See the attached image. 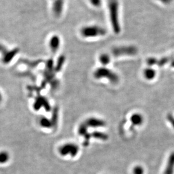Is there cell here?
Segmentation results:
<instances>
[{"label": "cell", "mask_w": 174, "mask_h": 174, "mask_svg": "<svg viewBox=\"0 0 174 174\" xmlns=\"http://www.w3.org/2000/svg\"><path fill=\"white\" fill-rule=\"evenodd\" d=\"M85 122L88 127H90L92 128L101 127L105 125V123L104 120L93 117L88 118Z\"/></svg>", "instance_id": "obj_10"}, {"label": "cell", "mask_w": 174, "mask_h": 174, "mask_svg": "<svg viewBox=\"0 0 174 174\" xmlns=\"http://www.w3.org/2000/svg\"><path fill=\"white\" fill-rule=\"evenodd\" d=\"M50 84H51V86L52 87V88L55 89V88H58V86H59V82L58 80L55 79L50 83Z\"/></svg>", "instance_id": "obj_25"}, {"label": "cell", "mask_w": 174, "mask_h": 174, "mask_svg": "<svg viewBox=\"0 0 174 174\" xmlns=\"http://www.w3.org/2000/svg\"><path fill=\"white\" fill-rule=\"evenodd\" d=\"M174 152L170 155L163 174H174Z\"/></svg>", "instance_id": "obj_11"}, {"label": "cell", "mask_w": 174, "mask_h": 174, "mask_svg": "<svg viewBox=\"0 0 174 174\" xmlns=\"http://www.w3.org/2000/svg\"><path fill=\"white\" fill-rule=\"evenodd\" d=\"M133 174H144V170L140 166H135L133 170Z\"/></svg>", "instance_id": "obj_24"}, {"label": "cell", "mask_w": 174, "mask_h": 174, "mask_svg": "<svg viewBox=\"0 0 174 174\" xmlns=\"http://www.w3.org/2000/svg\"><path fill=\"white\" fill-rule=\"evenodd\" d=\"M94 76L96 79L107 78L111 82L113 83H117L119 79L117 75L105 67H100L97 69L94 73Z\"/></svg>", "instance_id": "obj_3"}, {"label": "cell", "mask_w": 174, "mask_h": 174, "mask_svg": "<svg viewBox=\"0 0 174 174\" xmlns=\"http://www.w3.org/2000/svg\"><path fill=\"white\" fill-rule=\"evenodd\" d=\"M42 107L45 109L46 112H49L51 110V108L48 99L44 96L39 95L36 98L33 104V109L35 111H38Z\"/></svg>", "instance_id": "obj_7"}, {"label": "cell", "mask_w": 174, "mask_h": 174, "mask_svg": "<svg viewBox=\"0 0 174 174\" xmlns=\"http://www.w3.org/2000/svg\"><path fill=\"white\" fill-rule=\"evenodd\" d=\"M91 136L96 139H99L101 140H108V136L105 133L102 132L100 131H94L91 133Z\"/></svg>", "instance_id": "obj_17"}, {"label": "cell", "mask_w": 174, "mask_h": 174, "mask_svg": "<svg viewBox=\"0 0 174 174\" xmlns=\"http://www.w3.org/2000/svg\"><path fill=\"white\" fill-rule=\"evenodd\" d=\"M108 10L111 24L114 32L118 34L121 32L119 17V4L117 0H109Z\"/></svg>", "instance_id": "obj_1"}, {"label": "cell", "mask_w": 174, "mask_h": 174, "mask_svg": "<svg viewBox=\"0 0 174 174\" xmlns=\"http://www.w3.org/2000/svg\"><path fill=\"white\" fill-rule=\"evenodd\" d=\"M90 4L95 8H99L103 4L102 0H88Z\"/></svg>", "instance_id": "obj_23"}, {"label": "cell", "mask_w": 174, "mask_h": 174, "mask_svg": "<svg viewBox=\"0 0 174 174\" xmlns=\"http://www.w3.org/2000/svg\"><path fill=\"white\" fill-rule=\"evenodd\" d=\"M79 152V146L73 143H66L62 145L59 149V152L62 156L69 154L72 157H75Z\"/></svg>", "instance_id": "obj_5"}, {"label": "cell", "mask_w": 174, "mask_h": 174, "mask_svg": "<svg viewBox=\"0 0 174 174\" xmlns=\"http://www.w3.org/2000/svg\"><path fill=\"white\" fill-rule=\"evenodd\" d=\"M59 119V109L58 107H55L52 112V115L51 120L53 123V127H55L58 124Z\"/></svg>", "instance_id": "obj_15"}, {"label": "cell", "mask_w": 174, "mask_h": 174, "mask_svg": "<svg viewBox=\"0 0 174 174\" xmlns=\"http://www.w3.org/2000/svg\"><path fill=\"white\" fill-rule=\"evenodd\" d=\"M99 61L103 65L106 66L111 62V57L108 54L106 53H103L100 55L99 57Z\"/></svg>", "instance_id": "obj_18"}, {"label": "cell", "mask_w": 174, "mask_h": 174, "mask_svg": "<svg viewBox=\"0 0 174 174\" xmlns=\"http://www.w3.org/2000/svg\"><path fill=\"white\" fill-rule=\"evenodd\" d=\"M51 1H53V0H51Z\"/></svg>", "instance_id": "obj_30"}, {"label": "cell", "mask_w": 174, "mask_h": 174, "mask_svg": "<svg viewBox=\"0 0 174 174\" xmlns=\"http://www.w3.org/2000/svg\"><path fill=\"white\" fill-rule=\"evenodd\" d=\"M144 75L148 80H152L156 76V71L152 69H146L144 71Z\"/></svg>", "instance_id": "obj_19"}, {"label": "cell", "mask_w": 174, "mask_h": 174, "mask_svg": "<svg viewBox=\"0 0 174 174\" xmlns=\"http://www.w3.org/2000/svg\"><path fill=\"white\" fill-rule=\"evenodd\" d=\"M65 0H53L51 4V12L54 17L60 18L62 15L65 7Z\"/></svg>", "instance_id": "obj_6"}, {"label": "cell", "mask_w": 174, "mask_h": 174, "mask_svg": "<svg viewBox=\"0 0 174 174\" xmlns=\"http://www.w3.org/2000/svg\"><path fill=\"white\" fill-rule=\"evenodd\" d=\"M137 53V49L134 46H122L114 48L112 53L115 57L121 55H134Z\"/></svg>", "instance_id": "obj_4"}, {"label": "cell", "mask_w": 174, "mask_h": 174, "mask_svg": "<svg viewBox=\"0 0 174 174\" xmlns=\"http://www.w3.org/2000/svg\"><path fill=\"white\" fill-rule=\"evenodd\" d=\"M2 95L1 93L0 92V102L2 101Z\"/></svg>", "instance_id": "obj_29"}, {"label": "cell", "mask_w": 174, "mask_h": 174, "mask_svg": "<svg viewBox=\"0 0 174 174\" xmlns=\"http://www.w3.org/2000/svg\"><path fill=\"white\" fill-rule=\"evenodd\" d=\"M66 57L64 55H60L59 57H58L57 61L56 62L55 65V68H54V70L55 72H60V71L62 70L63 66L66 62Z\"/></svg>", "instance_id": "obj_12"}, {"label": "cell", "mask_w": 174, "mask_h": 174, "mask_svg": "<svg viewBox=\"0 0 174 174\" xmlns=\"http://www.w3.org/2000/svg\"><path fill=\"white\" fill-rule=\"evenodd\" d=\"M54 68H55V65H54L53 59L51 58L47 59L46 62L45 70L49 71H55Z\"/></svg>", "instance_id": "obj_22"}, {"label": "cell", "mask_w": 174, "mask_h": 174, "mask_svg": "<svg viewBox=\"0 0 174 174\" xmlns=\"http://www.w3.org/2000/svg\"><path fill=\"white\" fill-rule=\"evenodd\" d=\"M167 120H169L170 122V123L172 124V125L173 126L174 129V117L173 115H172L171 114H169L167 115Z\"/></svg>", "instance_id": "obj_26"}, {"label": "cell", "mask_w": 174, "mask_h": 174, "mask_svg": "<svg viewBox=\"0 0 174 174\" xmlns=\"http://www.w3.org/2000/svg\"><path fill=\"white\" fill-rule=\"evenodd\" d=\"M40 124L42 127L45 129H50L53 127V123L51 122V120L45 116L42 117L40 119Z\"/></svg>", "instance_id": "obj_16"}, {"label": "cell", "mask_w": 174, "mask_h": 174, "mask_svg": "<svg viewBox=\"0 0 174 174\" xmlns=\"http://www.w3.org/2000/svg\"><path fill=\"white\" fill-rule=\"evenodd\" d=\"M131 121L133 124L135 125H140L143 122V118L139 114H134L131 116Z\"/></svg>", "instance_id": "obj_14"}, {"label": "cell", "mask_w": 174, "mask_h": 174, "mask_svg": "<svg viewBox=\"0 0 174 174\" xmlns=\"http://www.w3.org/2000/svg\"><path fill=\"white\" fill-rule=\"evenodd\" d=\"M7 48L4 45L0 44V53L2 54H4L7 51Z\"/></svg>", "instance_id": "obj_27"}, {"label": "cell", "mask_w": 174, "mask_h": 174, "mask_svg": "<svg viewBox=\"0 0 174 174\" xmlns=\"http://www.w3.org/2000/svg\"><path fill=\"white\" fill-rule=\"evenodd\" d=\"M79 34L84 38H94L104 36L107 31L99 25H86L80 28Z\"/></svg>", "instance_id": "obj_2"}, {"label": "cell", "mask_w": 174, "mask_h": 174, "mask_svg": "<svg viewBox=\"0 0 174 174\" xmlns=\"http://www.w3.org/2000/svg\"><path fill=\"white\" fill-rule=\"evenodd\" d=\"M9 154L7 152L2 151L0 152V163L4 164L8 161L9 159Z\"/></svg>", "instance_id": "obj_21"}, {"label": "cell", "mask_w": 174, "mask_h": 174, "mask_svg": "<svg viewBox=\"0 0 174 174\" xmlns=\"http://www.w3.org/2000/svg\"><path fill=\"white\" fill-rule=\"evenodd\" d=\"M159 1H160L162 3L164 4H169L171 1V0H158Z\"/></svg>", "instance_id": "obj_28"}, {"label": "cell", "mask_w": 174, "mask_h": 174, "mask_svg": "<svg viewBox=\"0 0 174 174\" xmlns=\"http://www.w3.org/2000/svg\"><path fill=\"white\" fill-rule=\"evenodd\" d=\"M87 128H88V126L85 123V122L82 123L81 124H79V129H78V133L79 135L84 136L88 133L87 132Z\"/></svg>", "instance_id": "obj_20"}, {"label": "cell", "mask_w": 174, "mask_h": 174, "mask_svg": "<svg viewBox=\"0 0 174 174\" xmlns=\"http://www.w3.org/2000/svg\"><path fill=\"white\" fill-rule=\"evenodd\" d=\"M61 37L58 34H53L49 40V46L53 53H56L61 45Z\"/></svg>", "instance_id": "obj_8"}, {"label": "cell", "mask_w": 174, "mask_h": 174, "mask_svg": "<svg viewBox=\"0 0 174 174\" xmlns=\"http://www.w3.org/2000/svg\"><path fill=\"white\" fill-rule=\"evenodd\" d=\"M20 52V49L18 47L14 48L12 49L7 50V51L2 54V62L5 64H8L12 61L14 58Z\"/></svg>", "instance_id": "obj_9"}, {"label": "cell", "mask_w": 174, "mask_h": 174, "mask_svg": "<svg viewBox=\"0 0 174 174\" xmlns=\"http://www.w3.org/2000/svg\"><path fill=\"white\" fill-rule=\"evenodd\" d=\"M21 62L25 64L26 66L29 67L30 68H35L37 67L42 62V59H36V60H28V59H23Z\"/></svg>", "instance_id": "obj_13"}]
</instances>
